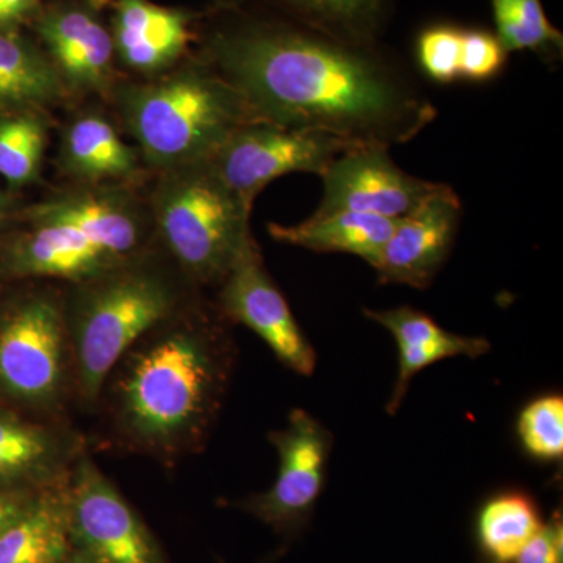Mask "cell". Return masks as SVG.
<instances>
[{
	"instance_id": "obj_24",
	"label": "cell",
	"mask_w": 563,
	"mask_h": 563,
	"mask_svg": "<svg viewBox=\"0 0 563 563\" xmlns=\"http://www.w3.org/2000/svg\"><path fill=\"white\" fill-rule=\"evenodd\" d=\"M495 33L507 52H533L544 62L562 57L563 35L548 20L542 0H492Z\"/></svg>"
},
{
	"instance_id": "obj_26",
	"label": "cell",
	"mask_w": 563,
	"mask_h": 563,
	"mask_svg": "<svg viewBox=\"0 0 563 563\" xmlns=\"http://www.w3.org/2000/svg\"><path fill=\"white\" fill-rule=\"evenodd\" d=\"M521 444L537 461H561L563 455V398L547 395L521 410L518 418Z\"/></svg>"
},
{
	"instance_id": "obj_28",
	"label": "cell",
	"mask_w": 563,
	"mask_h": 563,
	"mask_svg": "<svg viewBox=\"0 0 563 563\" xmlns=\"http://www.w3.org/2000/svg\"><path fill=\"white\" fill-rule=\"evenodd\" d=\"M509 52L495 32L487 29H462L461 65L459 79L484 84L493 80L506 68Z\"/></svg>"
},
{
	"instance_id": "obj_8",
	"label": "cell",
	"mask_w": 563,
	"mask_h": 563,
	"mask_svg": "<svg viewBox=\"0 0 563 563\" xmlns=\"http://www.w3.org/2000/svg\"><path fill=\"white\" fill-rule=\"evenodd\" d=\"M74 550L91 563H169L157 537L117 485L84 453L66 483Z\"/></svg>"
},
{
	"instance_id": "obj_14",
	"label": "cell",
	"mask_w": 563,
	"mask_h": 563,
	"mask_svg": "<svg viewBox=\"0 0 563 563\" xmlns=\"http://www.w3.org/2000/svg\"><path fill=\"white\" fill-rule=\"evenodd\" d=\"M36 31L68 92L106 95L113 90V38L91 7H52L41 14Z\"/></svg>"
},
{
	"instance_id": "obj_3",
	"label": "cell",
	"mask_w": 563,
	"mask_h": 563,
	"mask_svg": "<svg viewBox=\"0 0 563 563\" xmlns=\"http://www.w3.org/2000/svg\"><path fill=\"white\" fill-rule=\"evenodd\" d=\"M7 247V272L81 284L150 252V207L129 185H79L35 203Z\"/></svg>"
},
{
	"instance_id": "obj_4",
	"label": "cell",
	"mask_w": 563,
	"mask_h": 563,
	"mask_svg": "<svg viewBox=\"0 0 563 563\" xmlns=\"http://www.w3.org/2000/svg\"><path fill=\"white\" fill-rule=\"evenodd\" d=\"M73 287L65 313L74 388L92 407L122 355L187 309V292L179 277L151 252Z\"/></svg>"
},
{
	"instance_id": "obj_6",
	"label": "cell",
	"mask_w": 563,
	"mask_h": 563,
	"mask_svg": "<svg viewBox=\"0 0 563 563\" xmlns=\"http://www.w3.org/2000/svg\"><path fill=\"white\" fill-rule=\"evenodd\" d=\"M150 211L155 235L190 284H221L254 242L252 207L209 162L162 173Z\"/></svg>"
},
{
	"instance_id": "obj_7",
	"label": "cell",
	"mask_w": 563,
	"mask_h": 563,
	"mask_svg": "<svg viewBox=\"0 0 563 563\" xmlns=\"http://www.w3.org/2000/svg\"><path fill=\"white\" fill-rule=\"evenodd\" d=\"M73 387L65 302L51 290L11 303L0 317V393L52 413Z\"/></svg>"
},
{
	"instance_id": "obj_5",
	"label": "cell",
	"mask_w": 563,
	"mask_h": 563,
	"mask_svg": "<svg viewBox=\"0 0 563 563\" xmlns=\"http://www.w3.org/2000/svg\"><path fill=\"white\" fill-rule=\"evenodd\" d=\"M117 103L140 157L161 173L211 161L255 121L240 92L206 62L125 85Z\"/></svg>"
},
{
	"instance_id": "obj_11",
	"label": "cell",
	"mask_w": 563,
	"mask_h": 563,
	"mask_svg": "<svg viewBox=\"0 0 563 563\" xmlns=\"http://www.w3.org/2000/svg\"><path fill=\"white\" fill-rule=\"evenodd\" d=\"M220 312L228 320L246 325L268 344L280 363L301 376H312L317 352L292 317L263 265L261 250L252 242L221 282Z\"/></svg>"
},
{
	"instance_id": "obj_2",
	"label": "cell",
	"mask_w": 563,
	"mask_h": 563,
	"mask_svg": "<svg viewBox=\"0 0 563 563\" xmlns=\"http://www.w3.org/2000/svg\"><path fill=\"white\" fill-rule=\"evenodd\" d=\"M233 358L225 329L190 307L141 336L101 393L122 446L163 463L202 451L228 395Z\"/></svg>"
},
{
	"instance_id": "obj_20",
	"label": "cell",
	"mask_w": 563,
	"mask_h": 563,
	"mask_svg": "<svg viewBox=\"0 0 563 563\" xmlns=\"http://www.w3.org/2000/svg\"><path fill=\"white\" fill-rule=\"evenodd\" d=\"M66 484L44 490L35 504L0 532V563H66L73 554Z\"/></svg>"
},
{
	"instance_id": "obj_30",
	"label": "cell",
	"mask_w": 563,
	"mask_h": 563,
	"mask_svg": "<svg viewBox=\"0 0 563 563\" xmlns=\"http://www.w3.org/2000/svg\"><path fill=\"white\" fill-rule=\"evenodd\" d=\"M41 493L0 487V532L27 512Z\"/></svg>"
},
{
	"instance_id": "obj_32",
	"label": "cell",
	"mask_w": 563,
	"mask_h": 563,
	"mask_svg": "<svg viewBox=\"0 0 563 563\" xmlns=\"http://www.w3.org/2000/svg\"><path fill=\"white\" fill-rule=\"evenodd\" d=\"M66 563H91L88 561L87 558H85L84 554H80L79 551L74 550L73 554H70L69 561Z\"/></svg>"
},
{
	"instance_id": "obj_29",
	"label": "cell",
	"mask_w": 563,
	"mask_h": 563,
	"mask_svg": "<svg viewBox=\"0 0 563 563\" xmlns=\"http://www.w3.org/2000/svg\"><path fill=\"white\" fill-rule=\"evenodd\" d=\"M563 528L561 515H553L548 523L525 544L514 563H562Z\"/></svg>"
},
{
	"instance_id": "obj_19",
	"label": "cell",
	"mask_w": 563,
	"mask_h": 563,
	"mask_svg": "<svg viewBox=\"0 0 563 563\" xmlns=\"http://www.w3.org/2000/svg\"><path fill=\"white\" fill-rule=\"evenodd\" d=\"M396 221L361 211H333L313 213L299 224L269 222L268 233L277 243L328 254H351L373 266L390 239Z\"/></svg>"
},
{
	"instance_id": "obj_18",
	"label": "cell",
	"mask_w": 563,
	"mask_h": 563,
	"mask_svg": "<svg viewBox=\"0 0 563 563\" xmlns=\"http://www.w3.org/2000/svg\"><path fill=\"white\" fill-rule=\"evenodd\" d=\"M139 151L99 113H84L63 132L60 166L79 185H128L140 173Z\"/></svg>"
},
{
	"instance_id": "obj_23",
	"label": "cell",
	"mask_w": 563,
	"mask_h": 563,
	"mask_svg": "<svg viewBox=\"0 0 563 563\" xmlns=\"http://www.w3.org/2000/svg\"><path fill=\"white\" fill-rule=\"evenodd\" d=\"M288 18L321 31L361 41L379 43L395 0H272Z\"/></svg>"
},
{
	"instance_id": "obj_22",
	"label": "cell",
	"mask_w": 563,
	"mask_h": 563,
	"mask_svg": "<svg viewBox=\"0 0 563 563\" xmlns=\"http://www.w3.org/2000/svg\"><path fill=\"white\" fill-rule=\"evenodd\" d=\"M539 507L523 492H504L481 507L476 533L492 563H514L526 543L542 528Z\"/></svg>"
},
{
	"instance_id": "obj_35",
	"label": "cell",
	"mask_w": 563,
	"mask_h": 563,
	"mask_svg": "<svg viewBox=\"0 0 563 563\" xmlns=\"http://www.w3.org/2000/svg\"><path fill=\"white\" fill-rule=\"evenodd\" d=\"M269 563H272V562H269Z\"/></svg>"
},
{
	"instance_id": "obj_13",
	"label": "cell",
	"mask_w": 563,
	"mask_h": 563,
	"mask_svg": "<svg viewBox=\"0 0 563 563\" xmlns=\"http://www.w3.org/2000/svg\"><path fill=\"white\" fill-rule=\"evenodd\" d=\"M461 214V199L442 184L417 209L399 218L373 265L380 280L428 288L453 250Z\"/></svg>"
},
{
	"instance_id": "obj_31",
	"label": "cell",
	"mask_w": 563,
	"mask_h": 563,
	"mask_svg": "<svg viewBox=\"0 0 563 563\" xmlns=\"http://www.w3.org/2000/svg\"><path fill=\"white\" fill-rule=\"evenodd\" d=\"M38 0H0V32H13L14 25L35 10Z\"/></svg>"
},
{
	"instance_id": "obj_16",
	"label": "cell",
	"mask_w": 563,
	"mask_h": 563,
	"mask_svg": "<svg viewBox=\"0 0 563 563\" xmlns=\"http://www.w3.org/2000/svg\"><path fill=\"white\" fill-rule=\"evenodd\" d=\"M110 32L114 55L125 68L157 77L187 52L191 16L151 0H117Z\"/></svg>"
},
{
	"instance_id": "obj_10",
	"label": "cell",
	"mask_w": 563,
	"mask_h": 563,
	"mask_svg": "<svg viewBox=\"0 0 563 563\" xmlns=\"http://www.w3.org/2000/svg\"><path fill=\"white\" fill-rule=\"evenodd\" d=\"M357 144L328 133L252 121L233 133L209 161L211 168L247 206L279 177L295 173L321 176L343 152Z\"/></svg>"
},
{
	"instance_id": "obj_25",
	"label": "cell",
	"mask_w": 563,
	"mask_h": 563,
	"mask_svg": "<svg viewBox=\"0 0 563 563\" xmlns=\"http://www.w3.org/2000/svg\"><path fill=\"white\" fill-rule=\"evenodd\" d=\"M47 136V122L40 111L0 114V176L11 185L35 180Z\"/></svg>"
},
{
	"instance_id": "obj_9",
	"label": "cell",
	"mask_w": 563,
	"mask_h": 563,
	"mask_svg": "<svg viewBox=\"0 0 563 563\" xmlns=\"http://www.w3.org/2000/svg\"><path fill=\"white\" fill-rule=\"evenodd\" d=\"M279 454V472L266 492L254 493L231 503L272 528L277 536L292 540L306 531L325 483L332 451V435L306 410H291L287 428L269 433Z\"/></svg>"
},
{
	"instance_id": "obj_27",
	"label": "cell",
	"mask_w": 563,
	"mask_h": 563,
	"mask_svg": "<svg viewBox=\"0 0 563 563\" xmlns=\"http://www.w3.org/2000/svg\"><path fill=\"white\" fill-rule=\"evenodd\" d=\"M462 29L453 22H433L418 33L415 57L429 80L451 85L459 79Z\"/></svg>"
},
{
	"instance_id": "obj_15",
	"label": "cell",
	"mask_w": 563,
	"mask_h": 563,
	"mask_svg": "<svg viewBox=\"0 0 563 563\" xmlns=\"http://www.w3.org/2000/svg\"><path fill=\"white\" fill-rule=\"evenodd\" d=\"M85 453L77 433L0 407V487L44 492L68 483Z\"/></svg>"
},
{
	"instance_id": "obj_21",
	"label": "cell",
	"mask_w": 563,
	"mask_h": 563,
	"mask_svg": "<svg viewBox=\"0 0 563 563\" xmlns=\"http://www.w3.org/2000/svg\"><path fill=\"white\" fill-rule=\"evenodd\" d=\"M68 95L46 52L13 32H0V114L41 111Z\"/></svg>"
},
{
	"instance_id": "obj_34",
	"label": "cell",
	"mask_w": 563,
	"mask_h": 563,
	"mask_svg": "<svg viewBox=\"0 0 563 563\" xmlns=\"http://www.w3.org/2000/svg\"><path fill=\"white\" fill-rule=\"evenodd\" d=\"M483 563H492V562H488L487 559H484V562Z\"/></svg>"
},
{
	"instance_id": "obj_33",
	"label": "cell",
	"mask_w": 563,
	"mask_h": 563,
	"mask_svg": "<svg viewBox=\"0 0 563 563\" xmlns=\"http://www.w3.org/2000/svg\"><path fill=\"white\" fill-rule=\"evenodd\" d=\"M3 214H5V199H3L2 192H0V222L3 220Z\"/></svg>"
},
{
	"instance_id": "obj_12",
	"label": "cell",
	"mask_w": 563,
	"mask_h": 563,
	"mask_svg": "<svg viewBox=\"0 0 563 563\" xmlns=\"http://www.w3.org/2000/svg\"><path fill=\"white\" fill-rule=\"evenodd\" d=\"M388 150L355 146L339 155L320 176L324 192L314 213L361 211L399 220L439 190L442 184L402 172Z\"/></svg>"
},
{
	"instance_id": "obj_1",
	"label": "cell",
	"mask_w": 563,
	"mask_h": 563,
	"mask_svg": "<svg viewBox=\"0 0 563 563\" xmlns=\"http://www.w3.org/2000/svg\"><path fill=\"white\" fill-rule=\"evenodd\" d=\"M206 63L240 92L255 121L328 133L357 146L404 144L437 107L391 52L292 18H229Z\"/></svg>"
},
{
	"instance_id": "obj_17",
	"label": "cell",
	"mask_w": 563,
	"mask_h": 563,
	"mask_svg": "<svg viewBox=\"0 0 563 563\" xmlns=\"http://www.w3.org/2000/svg\"><path fill=\"white\" fill-rule=\"evenodd\" d=\"M366 317L395 336L399 350V372L388 412L395 415L415 376L433 363L451 357H481L490 343L479 336H463L444 331L428 314L409 306L390 310H365Z\"/></svg>"
}]
</instances>
